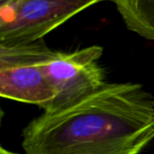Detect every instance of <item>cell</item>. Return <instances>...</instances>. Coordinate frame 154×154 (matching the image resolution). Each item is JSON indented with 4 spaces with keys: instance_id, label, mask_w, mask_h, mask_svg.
Segmentation results:
<instances>
[{
    "instance_id": "cell-1",
    "label": "cell",
    "mask_w": 154,
    "mask_h": 154,
    "mask_svg": "<svg viewBox=\"0 0 154 154\" xmlns=\"http://www.w3.org/2000/svg\"><path fill=\"white\" fill-rule=\"evenodd\" d=\"M26 154H140L154 139V97L137 83H107L23 131Z\"/></svg>"
},
{
    "instance_id": "cell-2",
    "label": "cell",
    "mask_w": 154,
    "mask_h": 154,
    "mask_svg": "<svg viewBox=\"0 0 154 154\" xmlns=\"http://www.w3.org/2000/svg\"><path fill=\"white\" fill-rule=\"evenodd\" d=\"M44 40L0 45V95L44 110L55 98L46 65L53 55Z\"/></svg>"
},
{
    "instance_id": "cell-6",
    "label": "cell",
    "mask_w": 154,
    "mask_h": 154,
    "mask_svg": "<svg viewBox=\"0 0 154 154\" xmlns=\"http://www.w3.org/2000/svg\"><path fill=\"white\" fill-rule=\"evenodd\" d=\"M0 154H17V153L12 152H10V151H8V150L5 149L4 147H1V148H0Z\"/></svg>"
},
{
    "instance_id": "cell-3",
    "label": "cell",
    "mask_w": 154,
    "mask_h": 154,
    "mask_svg": "<svg viewBox=\"0 0 154 154\" xmlns=\"http://www.w3.org/2000/svg\"><path fill=\"white\" fill-rule=\"evenodd\" d=\"M97 0H2L0 45H18L43 37Z\"/></svg>"
},
{
    "instance_id": "cell-5",
    "label": "cell",
    "mask_w": 154,
    "mask_h": 154,
    "mask_svg": "<svg viewBox=\"0 0 154 154\" xmlns=\"http://www.w3.org/2000/svg\"><path fill=\"white\" fill-rule=\"evenodd\" d=\"M128 30L154 41V0L114 1Z\"/></svg>"
},
{
    "instance_id": "cell-4",
    "label": "cell",
    "mask_w": 154,
    "mask_h": 154,
    "mask_svg": "<svg viewBox=\"0 0 154 154\" xmlns=\"http://www.w3.org/2000/svg\"><path fill=\"white\" fill-rule=\"evenodd\" d=\"M102 55L103 48L98 45L71 52L54 51L46 69L56 96L43 112L66 109L101 90L107 84L99 62Z\"/></svg>"
}]
</instances>
